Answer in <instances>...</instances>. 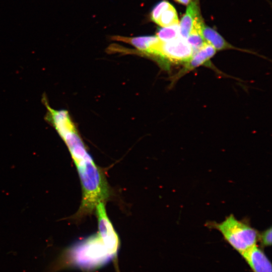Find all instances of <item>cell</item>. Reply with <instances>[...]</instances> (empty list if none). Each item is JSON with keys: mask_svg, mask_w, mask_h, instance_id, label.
<instances>
[{"mask_svg": "<svg viewBox=\"0 0 272 272\" xmlns=\"http://www.w3.org/2000/svg\"><path fill=\"white\" fill-rule=\"evenodd\" d=\"M193 51L186 39L180 36L174 39L160 42L153 56L167 65L168 61L174 63L185 62L192 56Z\"/></svg>", "mask_w": 272, "mask_h": 272, "instance_id": "3", "label": "cell"}, {"mask_svg": "<svg viewBox=\"0 0 272 272\" xmlns=\"http://www.w3.org/2000/svg\"><path fill=\"white\" fill-rule=\"evenodd\" d=\"M156 23L163 27L179 24L177 12L172 5L161 13Z\"/></svg>", "mask_w": 272, "mask_h": 272, "instance_id": "10", "label": "cell"}, {"mask_svg": "<svg viewBox=\"0 0 272 272\" xmlns=\"http://www.w3.org/2000/svg\"><path fill=\"white\" fill-rule=\"evenodd\" d=\"M114 39L129 43L147 55L153 56L160 40L155 36H143L135 37L117 36Z\"/></svg>", "mask_w": 272, "mask_h": 272, "instance_id": "7", "label": "cell"}, {"mask_svg": "<svg viewBox=\"0 0 272 272\" xmlns=\"http://www.w3.org/2000/svg\"><path fill=\"white\" fill-rule=\"evenodd\" d=\"M199 32L204 40L212 45L216 50L235 49L214 29L205 25L203 21L199 26Z\"/></svg>", "mask_w": 272, "mask_h": 272, "instance_id": "9", "label": "cell"}, {"mask_svg": "<svg viewBox=\"0 0 272 272\" xmlns=\"http://www.w3.org/2000/svg\"><path fill=\"white\" fill-rule=\"evenodd\" d=\"M216 52L215 48L206 42L200 49L193 53L190 59L185 62L183 67L174 76L173 81H177L185 74L200 65L208 64L209 61L215 54Z\"/></svg>", "mask_w": 272, "mask_h": 272, "instance_id": "5", "label": "cell"}, {"mask_svg": "<svg viewBox=\"0 0 272 272\" xmlns=\"http://www.w3.org/2000/svg\"><path fill=\"white\" fill-rule=\"evenodd\" d=\"M186 40L191 46L193 53L200 49L207 42L199 30L195 28L192 29Z\"/></svg>", "mask_w": 272, "mask_h": 272, "instance_id": "12", "label": "cell"}, {"mask_svg": "<svg viewBox=\"0 0 272 272\" xmlns=\"http://www.w3.org/2000/svg\"><path fill=\"white\" fill-rule=\"evenodd\" d=\"M62 140L68 147L81 180L82 200L76 216L81 218L91 214L100 202H104L109 196V189L104 174L88 152L78 131L66 134Z\"/></svg>", "mask_w": 272, "mask_h": 272, "instance_id": "1", "label": "cell"}, {"mask_svg": "<svg viewBox=\"0 0 272 272\" xmlns=\"http://www.w3.org/2000/svg\"><path fill=\"white\" fill-rule=\"evenodd\" d=\"M262 247L270 246L271 245V228L269 227L259 233L258 240Z\"/></svg>", "mask_w": 272, "mask_h": 272, "instance_id": "14", "label": "cell"}, {"mask_svg": "<svg viewBox=\"0 0 272 272\" xmlns=\"http://www.w3.org/2000/svg\"><path fill=\"white\" fill-rule=\"evenodd\" d=\"M241 256L253 272H272L269 259L264 251L257 245Z\"/></svg>", "mask_w": 272, "mask_h": 272, "instance_id": "6", "label": "cell"}, {"mask_svg": "<svg viewBox=\"0 0 272 272\" xmlns=\"http://www.w3.org/2000/svg\"><path fill=\"white\" fill-rule=\"evenodd\" d=\"M171 4L166 1H162L156 4L152 10L151 14V19L157 23L161 13L170 7Z\"/></svg>", "mask_w": 272, "mask_h": 272, "instance_id": "13", "label": "cell"}, {"mask_svg": "<svg viewBox=\"0 0 272 272\" xmlns=\"http://www.w3.org/2000/svg\"><path fill=\"white\" fill-rule=\"evenodd\" d=\"M95 210L98 223V234L109 251L115 256L119 247V240L107 216L104 202H100Z\"/></svg>", "mask_w": 272, "mask_h": 272, "instance_id": "4", "label": "cell"}, {"mask_svg": "<svg viewBox=\"0 0 272 272\" xmlns=\"http://www.w3.org/2000/svg\"><path fill=\"white\" fill-rule=\"evenodd\" d=\"M157 35L158 38L162 41L172 40L179 36V24L159 29Z\"/></svg>", "mask_w": 272, "mask_h": 272, "instance_id": "11", "label": "cell"}, {"mask_svg": "<svg viewBox=\"0 0 272 272\" xmlns=\"http://www.w3.org/2000/svg\"><path fill=\"white\" fill-rule=\"evenodd\" d=\"M200 17L197 2L194 0L190 2L186 13L179 23V36L187 39L190 34L195 21Z\"/></svg>", "mask_w": 272, "mask_h": 272, "instance_id": "8", "label": "cell"}, {"mask_svg": "<svg viewBox=\"0 0 272 272\" xmlns=\"http://www.w3.org/2000/svg\"><path fill=\"white\" fill-rule=\"evenodd\" d=\"M211 227L218 230L225 240L241 255L257 245L259 233L248 224L231 214L221 223Z\"/></svg>", "mask_w": 272, "mask_h": 272, "instance_id": "2", "label": "cell"}, {"mask_svg": "<svg viewBox=\"0 0 272 272\" xmlns=\"http://www.w3.org/2000/svg\"><path fill=\"white\" fill-rule=\"evenodd\" d=\"M179 3H180L181 4L183 5H187L189 3L190 0H175Z\"/></svg>", "mask_w": 272, "mask_h": 272, "instance_id": "15", "label": "cell"}]
</instances>
